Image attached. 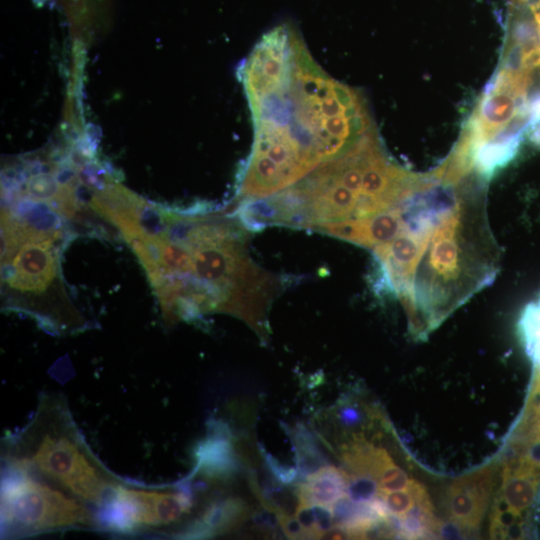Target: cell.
Returning <instances> with one entry per match:
<instances>
[{"label": "cell", "mask_w": 540, "mask_h": 540, "mask_svg": "<svg viewBox=\"0 0 540 540\" xmlns=\"http://www.w3.org/2000/svg\"><path fill=\"white\" fill-rule=\"evenodd\" d=\"M484 183L475 175L423 174L393 206L391 237L370 249L375 286L401 302L415 337H426L497 276L500 250Z\"/></svg>", "instance_id": "obj_1"}, {"label": "cell", "mask_w": 540, "mask_h": 540, "mask_svg": "<svg viewBox=\"0 0 540 540\" xmlns=\"http://www.w3.org/2000/svg\"><path fill=\"white\" fill-rule=\"evenodd\" d=\"M251 230L237 214L144 204L123 237L145 268L168 324L226 313L265 338L268 311L286 285L251 257Z\"/></svg>", "instance_id": "obj_2"}, {"label": "cell", "mask_w": 540, "mask_h": 540, "mask_svg": "<svg viewBox=\"0 0 540 540\" xmlns=\"http://www.w3.org/2000/svg\"><path fill=\"white\" fill-rule=\"evenodd\" d=\"M422 174L395 163L371 131L344 154L326 161L289 188L236 208L251 228L267 225L316 231L364 219L397 204Z\"/></svg>", "instance_id": "obj_3"}, {"label": "cell", "mask_w": 540, "mask_h": 540, "mask_svg": "<svg viewBox=\"0 0 540 540\" xmlns=\"http://www.w3.org/2000/svg\"><path fill=\"white\" fill-rule=\"evenodd\" d=\"M246 96L254 125L288 137L312 171L374 130L360 93L326 75L302 40L288 61Z\"/></svg>", "instance_id": "obj_4"}, {"label": "cell", "mask_w": 540, "mask_h": 540, "mask_svg": "<svg viewBox=\"0 0 540 540\" xmlns=\"http://www.w3.org/2000/svg\"><path fill=\"white\" fill-rule=\"evenodd\" d=\"M63 239L62 229L34 230L2 210L1 285L5 301L58 333L84 326L61 280L59 252Z\"/></svg>", "instance_id": "obj_5"}, {"label": "cell", "mask_w": 540, "mask_h": 540, "mask_svg": "<svg viewBox=\"0 0 540 540\" xmlns=\"http://www.w3.org/2000/svg\"><path fill=\"white\" fill-rule=\"evenodd\" d=\"M15 440L9 467L35 470L80 500L101 506L118 482L94 457L59 398H43Z\"/></svg>", "instance_id": "obj_6"}, {"label": "cell", "mask_w": 540, "mask_h": 540, "mask_svg": "<svg viewBox=\"0 0 540 540\" xmlns=\"http://www.w3.org/2000/svg\"><path fill=\"white\" fill-rule=\"evenodd\" d=\"M98 521L79 498L9 467L1 484L2 536H28L69 528H95Z\"/></svg>", "instance_id": "obj_7"}, {"label": "cell", "mask_w": 540, "mask_h": 540, "mask_svg": "<svg viewBox=\"0 0 540 540\" xmlns=\"http://www.w3.org/2000/svg\"><path fill=\"white\" fill-rule=\"evenodd\" d=\"M193 506L187 484L175 488H144L117 482L101 505L104 526L122 534L163 528L177 522Z\"/></svg>", "instance_id": "obj_8"}, {"label": "cell", "mask_w": 540, "mask_h": 540, "mask_svg": "<svg viewBox=\"0 0 540 540\" xmlns=\"http://www.w3.org/2000/svg\"><path fill=\"white\" fill-rule=\"evenodd\" d=\"M491 519L496 538H528L537 531L540 510V461L509 449Z\"/></svg>", "instance_id": "obj_9"}, {"label": "cell", "mask_w": 540, "mask_h": 540, "mask_svg": "<svg viewBox=\"0 0 540 540\" xmlns=\"http://www.w3.org/2000/svg\"><path fill=\"white\" fill-rule=\"evenodd\" d=\"M495 465L485 466L454 480L447 490L450 522L460 531L470 533L479 527L492 492Z\"/></svg>", "instance_id": "obj_10"}, {"label": "cell", "mask_w": 540, "mask_h": 540, "mask_svg": "<svg viewBox=\"0 0 540 540\" xmlns=\"http://www.w3.org/2000/svg\"><path fill=\"white\" fill-rule=\"evenodd\" d=\"M195 472L208 479H227L237 471V459L231 444L228 426L213 420L207 437L194 450Z\"/></svg>", "instance_id": "obj_11"}, {"label": "cell", "mask_w": 540, "mask_h": 540, "mask_svg": "<svg viewBox=\"0 0 540 540\" xmlns=\"http://www.w3.org/2000/svg\"><path fill=\"white\" fill-rule=\"evenodd\" d=\"M249 514V508L240 498L217 499L205 508L198 519L187 525L179 536L207 538L223 534L239 527Z\"/></svg>", "instance_id": "obj_12"}, {"label": "cell", "mask_w": 540, "mask_h": 540, "mask_svg": "<svg viewBox=\"0 0 540 540\" xmlns=\"http://www.w3.org/2000/svg\"><path fill=\"white\" fill-rule=\"evenodd\" d=\"M508 444L510 449L540 461V369L533 368L525 405Z\"/></svg>", "instance_id": "obj_13"}, {"label": "cell", "mask_w": 540, "mask_h": 540, "mask_svg": "<svg viewBox=\"0 0 540 540\" xmlns=\"http://www.w3.org/2000/svg\"><path fill=\"white\" fill-rule=\"evenodd\" d=\"M347 473L333 466H323L307 477L299 488V499L331 507L346 494Z\"/></svg>", "instance_id": "obj_14"}, {"label": "cell", "mask_w": 540, "mask_h": 540, "mask_svg": "<svg viewBox=\"0 0 540 540\" xmlns=\"http://www.w3.org/2000/svg\"><path fill=\"white\" fill-rule=\"evenodd\" d=\"M517 331L533 368L540 369V292L522 309Z\"/></svg>", "instance_id": "obj_15"}, {"label": "cell", "mask_w": 540, "mask_h": 540, "mask_svg": "<svg viewBox=\"0 0 540 540\" xmlns=\"http://www.w3.org/2000/svg\"><path fill=\"white\" fill-rule=\"evenodd\" d=\"M378 496L382 498L390 514L400 519L426 497L427 493L420 483L411 480L409 486L403 490L378 493Z\"/></svg>", "instance_id": "obj_16"}, {"label": "cell", "mask_w": 540, "mask_h": 540, "mask_svg": "<svg viewBox=\"0 0 540 540\" xmlns=\"http://www.w3.org/2000/svg\"><path fill=\"white\" fill-rule=\"evenodd\" d=\"M378 485L374 478L367 475L348 474L346 494L357 503L372 501L378 496Z\"/></svg>", "instance_id": "obj_17"}, {"label": "cell", "mask_w": 540, "mask_h": 540, "mask_svg": "<svg viewBox=\"0 0 540 540\" xmlns=\"http://www.w3.org/2000/svg\"><path fill=\"white\" fill-rule=\"evenodd\" d=\"M376 482L378 493H388L407 488L411 480L401 468L391 461L379 473Z\"/></svg>", "instance_id": "obj_18"}, {"label": "cell", "mask_w": 540, "mask_h": 540, "mask_svg": "<svg viewBox=\"0 0 540 540\" xmlns=\"http://www.w3.org/2000/svg\"><path fill=\"white\" fill-rule=\"evenodd\" d=\"M295 517L305 531L307 538H318L317 522L312 503L299 499Z\"/></svg>", "instance_id": "obj_19"}, {"label": "cell", "mask_w": 540, "mask_h": 540, "mask_svg": "<svg viewBox=\"0 0 540 540\" xmlns=\"http://www.w3.org/2000/svg\"><path fill=\"white\" fill-rule=\"evenodd\" d=\"M278 520L284 533L289 538H307L305 531L303 530L296 517H292L285 512H282L278 514Z\"/></svg>", "instance_id": "obj_20"}, {"label": "cell", "mask_w": 540, "mask_h": 540, "mask_svg": "<svg viewBox=\"0 0 540 540\" xmlns=\"http://www.w3.org/2000/svg\"><path fill=\"white\" fill-rule=\"evenodd\" d=\"M338 422L345 427L356 426L361 423V413L357 407L350 404H342L336 410Z\"/></svg>", "instance_id": "obj_21"}]
</instances>
